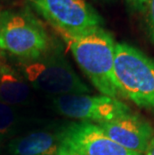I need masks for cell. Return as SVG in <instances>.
<instances>
[{
    "instance_id": "cell-14",
    "label": "cell",
    "mask_w": 154,
    "mask_h": 155,
    "mask_svg": "<svg viewBox=\"0 0 154 155\" xmlns=\"http://www.w3.org/2000/svg\"><path fill=\"white\" fill-rule=\"evenodd\" d=\"M57 155H85V154L78 152V151L72 149V148L66 146V145L62 144V146L60 147L59 152H58Z\"/></svg>"
},
{
    "instance_id": "cell-7",
    "label": "cell",
    "mask_w": 154,
    "mask_h": 155,
    "mask_svg": "<svg viewBox=\"0 0 154 155\" xmlns=\"http://www.w3.org/2000/svg\"><path fill=\"white\" fill-rule=\"evenodd\" d=\"M62 144L85 155H143L131 151L110 139L97 124L78 122L62 132Z\"/></svg>"
},
{
    "instance_id": "cell-11",
    "label": "cell",
    "mask_w": 154,
    "mask_h": 155,
    "mask_svg": "<svg viewBox=\"0 0 154 155\" xmlns=\"http://www.w3.org/2000/svg\"><path fill=\"white\" fill-rule=\"evenodd\" d=\"M16 122V113L10 105L0 101V134L5 133Z\"/></svg>"
},
{
    "instance_id": "cell-1",
    "label": "cell",
    "mask_w": 154,
    "mask_h": 155,
    "mask_svg": "<svg viewBox=\"0 0 154 155\" xmlns=\"http://www.w3.org/2000/svg\"><path fill=\"white\" fill-rule=\"evenodd\" d=\"M75 61L101 94L119 99L121 97L114 75L115 41L103 27L87 33L61 35Z\"/></svg>"
},
{
    "instance_id": "cell-8",
    "label": "cell",
    "mask_w": 154,
    "mask_h": 155,
    "mask_svg": "<svg viewBox=\"0 0 154 155\" xmlns=\"http://www.w3.org/2000/svg\"><path fill=\"white\" fill-rule=\"evenodd\" d=\"M97 125L110 139L140 154H145L154 137V128L151 124L132 113Z\"/></svg>"
},
{
    "instance_id": "cell-6",
    "label": "cell",
    "mask_w": 154,
    "mask_h": 155,
    "mask_svg": "<svg viewBox=\"0 0 154 155\" xmlns=\"http://www.w3.org/2000/svg\"><path fill=\"white\" fill-rule=\"evenodd\" d=\"M53 105L64 116L97 124L131 113L129 106L124 102L103 94L60 95L53 99Z\"/></svg>"
},
{
    "instance_id": "cell-2",
    "label": "cell",
    "mask_w": 154,
    "mask_h": 155,
    "mask_svg": "<svg viewBox=\"0 0 154 155\" xmlns=\"http://www.w3.org/2000/svg\"><path fill=\"white\" fill-rule=\"evenodd\" d=\"M114 75L122 98L154 111V59L126 43H116Z\"/></svg>"
},
{
    "instance_id": "cell-13",
    "label": "cell",
    "mask_w": 154,
    "mask_h": 155,
    "mask_svg": "<svg viewBox=\"0 0 154 155\" xmlns=\"http://www.w3.org/2000/svg\"><path fill=\"white\" fill-rule=\"evenodd\" d=\"M125 2L131 11L143 13L146 0H125Z\"/></svg>"
},
{
    "instance_id": "cell-3",
    "label": "cell",
    "mask_w": 154,
    "mask_h": 155,
    "mask_svg": "<svg viewBox=\"0 0 154 155\" xmlns=\"http://www.w3.org/2000/svg\"><path fill=\"white\" fill-rule=\"evenodd\" d=\"M50 46L46 29L28 9L0 11V50L19 61H30Z\"/></svg>"
},
{
    "instance_id": "cell-16",
    "label": "cell",
    "mask_w": 154,
    "mask_h": 155,
    "mask_svg": "<svg viewBox=\"0 0 154 155\" xmlns=\"http://www.w3.org/2000/svg\"><path fill=\"white\" fill-rule=\"evenodd\" d=\"M1 139H2V134H0V141H1Z\"/></svg>"
},
{
    "instance_id": "cell-4",
    "label": "cell",
    "mask_w": 154,
    "mask_h": 155,
    "mask_svg": "<svg viewBox=\"0 0 154 155\" xmlns=\"http://www.w3.org/2000/svg\"><path fill=\"white\" fill-rule=\"evenodd\" d=\"M26 81L38 90L55 94H88L90 88L81 80L59 48L52 47L30 61H19Z\"/></svg>"
},
{
    "instance_id": "cell-9",
    "label": "cell",
    "mask_w": 154,
    "mask_h": 155,
    "mask_svg": "<svg viewBox=\"0 0 154 155\" xmlns=\"http://www.w3.org/2000/svg\"><path fill=\"white\" fill-rule=\"evenodd\" d=\"M62 141V132L36 131L11 141L9 151L12 155H57Z\"/></svg>"
},
{
    "instance_id": "cell-5",
    "label": "cell",
    "mask_w": 154,
    "mask_h": 155,
    "mask_svg": "<svg viewBox=\"0 0 154 155\" xmlns=\"http://www.w3.org/2000/svg\"><path fill=\"white\" fill-rule=\"evenodd\" d=\"M60 35L77 36L103 27V18L85 0H27Z\"/></svg>"
},
{
    "instance_id": "cell-12",
    "label": "cell",
    "mask_w": 154,
    "mask_h": 155,
    "mask_svg": "<svg viewBox=\"0 0 154 155\" xmlns=\"http://www.w3.org/2000/svg\"><path fill=\"white\" fill-rule=\"evenodd\" d=\"M143 14L145 16L146 28L149 38L154 44V0H146Z\"/></svg>"
},
{
    "instance_id": "cell-10",
    "label": "cell",
    "mask_w": 154,
    "mask_h": 155,
    "mask_svg": "<svg viewBox=\"0 0 154 155\" xmlns=\"http://www.w3.org/2000/svg\"><path fill=\"white\" fill-rule=\"evenodd\" d=\"M30 87L27 81L10 65L0 62V101L17 105L27 101Z\"/></svg>"
},
{
    "instance_id": "cell-15",
    "label": "cell",
    "mask_w": 154,
    "mask_h": 155,
    "mask_svg": "<svg viewBox=\"0 0 154 155\" xmlns=\"http://www.w3.org/2000/svg\"><path fill=\"white\" fill-rule=\"evenodd\" d=\"M145 155H154V137L152 138L151 142H150L148 148H147Z\"/></svg>"
}]
</instances>
